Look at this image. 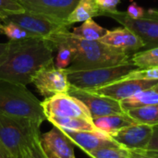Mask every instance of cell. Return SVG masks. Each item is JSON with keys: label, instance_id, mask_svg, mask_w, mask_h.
I'll return each instance as SVG.
<instances>
[{"label": "cell", "instance_id": "6da1fadb", "mask_svg": "<svg viewBox=\"0 0 158 158\" xmlns=\"http://www.w3.org/2000/svg\"><path fill=\"white\" fill-rule=\"evenodd\" d=\"M56 51L53 42L43 37L9 41L0 56V81L24 86L32 83L42 69L54 64Z\"/></svg>", "mask_w": 158, "mask_h": 158}, {"label": "cell", "instance_id": "7a4b0ae2", "mask_svg": "<svg viewBox=\"0 0 158 158\" xmlns=\"http://www.w3.org/2000/svg\"><path fill=\"white\" fill-rule=\"evenodd\" d=\"M62 37L74 48L72 63L68 69H84L113 67L124 64L131 59L129 53L113 48L100 41H88L75 36L71 31L61 33Z\"/></svg>", "mask_w": 158, "mask_h": 158}, {"label": "cell", "instance_id": "3957f363", "mask_svg": "<svg viewBox=\"0 0 158 158\" xmlns=\"http://www.w3.org/2000/svg\"><path fill=\"white\" fill-rule=\"evenodd\" d=\"M40 126L26 118L0 114V144L14 158H28L40 137Z\"/></svg>", "mask_w": 158, "mask_h": 158}, {"label": "cell", "instance_id": "277c9868", "mask_svg": "<svg viewBox=\"0 0 158 158\" xmlns=\"http://www.w3.org/2000/svg\"><path fill=\"white\" fill-rule=\"evenodd\" d=\"M0 114L26 118L41 125L46 117L42 103L24 85L0 81Z\"/></svg>", "mask_w": 158, "mask_h": 158}, {"label": "cell", "instance_id": "5b68a950", "mask_svg": "<svg viewBox=\"0 0 158 158\" xmlns=\"http://www.w3.org/2000/svg\"><path fill=\"white\" fill-rule=\"evenodd\" d=\"M137 69L139 68H137L130 59L124 64L113 67L84 69H71L67 68L66 69L71 86L81 90L91 91L123 79Z\"/></svg>", "mask_w": 158, "mask_h": 158}, {"label": "cell", "instance_id": "8992f818", "mask_svg": "<svg viewBox=\"0 0 158 158\" xmlns=\"http://www.w3.org/2000/svg\"><path fill=\"white\" fill-rule=\"evenodd\" d=\"M0 18L4 23L13 22L28 31L45 39L69 30L66 19L24 10L22 12L0 11Z\"/></svg>", "mask_w": 158, "mask_h": 158}, {"label": "cell", "instance_id": "52a82bcc", "mask_svg": "<svg viewBox=\"0 0 158 158\" xmlns=\"http://www.w3.org/2000/svg\"><path fill=\"white\" fill-rule=\"evenodd\" d=\"M44 113L47 118H80L93 120L87 107L76 97L69 94H59L45 98L42 102Z\"/></svg>", "mask_w": 158, "mask_h": 158}, {"label": "cell", "instance_id": "ba28073f", "mask_svg": "<svg viewBox=\"0 0 158 158\" xmlns=\"http://www.w3.org/2000/svg\"><path fill=\"white\" fill-rule=\"evenodd\" d=\"M32 83L44 98L59 94H68L70 83L66 69H58L55 63L42 69L34 77Z\"/></svg>", "mask_w": 158, "mask_h": 158}, {"label": "cell", "instance_id": "9c48e42d", "mask_svg": "<svg viewBox=\"0 0 158 158\" xmlns=\"http://www.w3.org/2000/svg\"><path fill=\"white\" fill-rule=\"evenodd\" d=\"M69 94L79 99L89 110L92 118L123 113L120 102L88 90H81L70 85Z\"/></svg>", "mask_w": 158, "mask_h": 158}, {"label": "cell", "instance_id": "30bf717a", "mask_svg": "<svg viewBox=\"0 0 158 158\" xmlns=\"http://www.w3.org/2000/svg\"><path fill=\"white\" fill-rule=\"evenodd\" d=\"M153 126L135 123L109 135L119 146L129 151L146 150L151 139Z\"/></svg>", "mask_w": 158, "mask_h": 158}, {"label": "cell", "instance_id": "8fae6325", "mask_svg": "<svg viewBox=\"0 0 158 158\" xmlns=\"http://www.w3.org/2000/svg\"><path fill=\"white\" fill-rule=\"evenodd\" d=\"M157 82L158 80H138L123 78L110 84L91 91L120 102L141 91L153 88L156 84H157Z\"/></svg>", "mask_w": 158, "mask_h": 158}, {"label": "cell", "instance_id": "7c38bea8", "mask_svg": "<svg viewBox=\"0 0 158 158\" xmlns=\"http://www.w3.org/2000/svg\"><path fill=\"white\" fill-rule=\"evenodd\" d=\"M25 10L36 12L62 19L77 6L79 0H16Z\"/></svg>", "mask_w": 158, "mask_h": 158}, {"label": "cell", "instance_id": "4fadbf2b", "mask_svg": "<svg viewBox=\"0 0 158 158\" xmlns=\"http://www.w3.org/2000/svg\"><path fill=\"white\" fill-rule=\"evenodd\" d=\"M40 142L47 158H75L72 143L56 127L42 134Z\"/></svg>", "mask_w": 158, "mask_h": 158}, {"label": "cell", "instance_id": "5bb4252c", "mask_svg": "<svg viewBox=\"0 0 158 158\" xmlns=\"http://www.w3.org/2000/svg\"><path fill=\"white\" fill-rule=\"evenodd\" d=\"M98 41L129 54L143 48L145 49L144 42L136 33L125 27L117 28L112 31L107 30L106 33Z\"/></svg>", "mask_w": 158, "mask_h": 158}, {"label": "cell", "instance_id": "9a60e30c", "mask_svg": "<svg viewBox=\"0 0 158 158\" xmlns=\"http://www.w3.org/2000/svg\"><path fill=\"white\" fill-rule=\"evenodd\" d=\"M61 131V130H60ZM72 143L80 147L86 154L105 146L118 145L112 138L102 131H61Z\"/></svg>", "mask_w": 158, "mask_h": 158}, {"label": "cell", "instance_id": "2e32d148", "mask_svg": "<svg viewBox=\"0 0 158 158\" xmlns=\"http://www.w3.org/2000/svg\"><path fill=\"white\" fill-rule=\"evenodd\" d=\"M104 16L111 18L118 22H119L123 27L131 30L134 33H136L145 44V41L147 39V35L149 31L154 28L156 24V22L146 14L142 19H133L130 17L127 12L118 11V9L114 12H109L105 14Z\"/></svg>", "mask_w": 158, "mask_h": 158}, {"label": "cell", "instance_id": "e0dca14e", "mask_svg": "<svg viewBox=\"0 0 158 158\" xmlns=\"http://www.w3.org/2000/svg\"><path fill=\"white\" fill-rule=\"evenodd\" d=\"M93 123L96 129L102 132L111 135L118 131L137 123L127 112L109 115L106 117L93 118Z\"/></svg>", "mask_w": 158, "mask_h": 158}, {"label": "cell", "instance_id": "ac0fdd59", "mask_svg": "<svg viewBox=\"0 0 158 158\" xmlns=\"http://www.w3.org/2000/svg\"><path fill=\"white\" fill-rule=\"evenodd\" d=\"M101 16V10L94 0H79L77 6L69 15L66 21L69 26L78 22H83L94 17Z\"/></svg>", "mask_w": 158, "mask_h": 158}, {"label": "cell", "instance_id": "d6986e66", "mask_svg": "<svg viewBox=\"0 0 158 158\" xmlns=\"http://www.w3.org/2000/svg\"><path fill=\"white\" fill-rule=\"evenodd\" d=\"M55 127L61 131H98L93 120L80 118H59L49 117L46 118Z\"/></svg>", "mask_w": 158, "mask_h": 158}, {"label": "cell", "instance_id": "ffe728a7", "mask_svg": "<svg viewBox=\"0 0 158 158\" xmlns=\"http://www.w3.org/2000/svg\"><path fill=\"white\" fill-rule=\"evenodd\" d=\"M156 104H158V93L153 88L141 91L132 96L120 101V105L124 112Z\"/></svg>", "mask_w": 158, "mask_h": 158}, {"label": "cell", "instance_id": "44dd1931", "mask_svg": "<svg viewBox=\"0 0 158 158\" xmlns=\"http://www.w3.org/2000/svg\"><path fill=\"white\" fill-rule=\"evenodd\" d=\"M106 29L98 25L93 19H90L83 21L81 26L73 28L71 32L75 36L84 40L98 41L106 33Z\"/></svg>", "mask_w": 158, "mask_h": 158}, {"label": "cell", "instance_id": "7402d4cb", "mask_svg": "<svg viewBox=\"0 0 158 158\" xmlns=\"http://www.w3.org/2000/svg\"><path fill=\"white\" fill-rule=\"evenodd\" d=\"M137 123L150 126L158 125V104L151 105L127 112Z\"/></svg>", "mask_w": 158, "mask_h": 158}, {"label": "cell", "instance_id": "603a6c76", "mask_svg": "<svg viewBox=\"0 0 158 158\" xmlns=\"http://www.w3.org/2000/svg\"><path fill=\"white\" fill-rule=\"evenodd\" d=\"M131 60L139 69L158 68V46L136 52Z\"/></svg>", "mask_w": 158, "mask_h": 158}, {"label": "cell", "instance_id": "cb8c5ba5", "mask_svg": "<svg viewBox=\"0 0 158 158\" xmlns=\"http://www.w3.org/2000/svg\"><path fill=\"white\" fill-rule=\"evenodd\" d=\"M92 158H127L131 156V152L119 145L105 146L88 153Z\"/></svg>", "mask_w": 158, "mask_h": 158}, {"label": "cell", "instance_id": "d4e9b609", "mask_svg": "<svg viewBox=\"0 0 158 158\" xmlns=\"http://www.w3.org/2000/svg\"><path fill=\"white\" fill-rule=\"evenodd\" d=\"M2 34H5L10 41H20V40L39 37L13 22L4 23L2 29Z\"/></svg>", "mask_w": 158, "mask_h": 158}, {"label": "cell", "instance_id": "484cf974", "mask_svg": "<svg viewBox=\"0 0 158 158\" xmlns=\"http://www.w3.org/2000/svg\"><path fill=\"white\" fill-rule=\"evenodd\" d=\"M124 78L138 80H158V68L137 69Z\"/></svg>", "mask_w": 158, "mask_h": 158}, {"label": "cell", "instance_id": "4316f807", "mask_svg": "<svg viewBox=\"0 0 158 158\" xmlns=\"http://www.w3.org/2000/svg\"><path fill=\"white\" fill-rule=\"evenodd\" d=\"M94 1L101 10V16H104L105 14L109 12L116 11L118 5L120 3V0H94Z\"/></svg>", "mask_w": 158, "mask_h": 158}, {"label": "cell", "instance_id": "83f0119b", "mask_svg": "<svg viewBox=\"0 0 158 158\" xmlns=\"http://www.w3.org/2000/svg\"><path fill=\"white\" fill-rule=\"evenodd\" d=\"M25 9L16 0H0V11L22 12Z\"/></svg>", "mask_w": 158, "mask_h": 158}, {"label": "cell", "instance_id": "f1b7e54d", "mask_svg": "<svg viewBox=\"0 0 158 158\" xmlns=\"http://www.w3.org/2000/svg\"><path fill=\"white\" fill-rule=\"evenodd\" d=\"M145 9L143 7V6H139L137 3H135V2H131L130 5H129V6H128V9H127V14L130 16V17H131V18H133V19H142L143 16H144V14H145Z\"/></svg>", "mask_w": 158, "mask_h": 158}, {"label": "cell", "instance_id": "f546056e", "mask_svg": "<svg viewBox=\"0 0 158 158\" xmlns=\"http://www.w3.org/2000/svg\"><path fill=\"white\" fill-rule=\"evenodd\" d=\"M28 158H47L44 152L43 147H42V144L40 142V137L38 139H36V141L33 143V144L31 148L30 156Z\"/></svg>", "mask_w": 158, "mask_h": 158}, {"label": "cell", "instance_id": "4dcf8cb0", "mask_svg": "<svg viewBox=\"0 0 158 158\" xmlns=\"http://www.w3.org/2000/svg\"><path fill=\"white\" fill-rule=\"evenodd\" d=\"M146 150L158 153V125L153 126L151 139L149 141Z\"/></svg>", "mask_w": 158, "mask_h": 158}, {"label": "cell", "instance_id": "1f68e13d", "mask_svg": "<svg viewBox=\"0 0 158 158\" xmlns=\"http://www.w3.org/2000/svg\"><path fill=\"white\" fill-rule=\"evenodd\" d=\"M131 155L138 158H158V153L152 152L148 150H141V151H130Z\"/></svg>", "mask_w": 158, "mask_h": 158}, {"label": "cell", "instance_id": "d6a6232c", "mask_svg": "<svg viewBox=\"0 0 158 158\" xmlns=\"http://www.w3.org/2000/svg\"><path fill=\"white\" fill-rule=\"evenodd\" d=\"M146 14L156 23L158 27V9L155 8H149L148 10H146Z\"/></svg>", "mask_w": 158, "mask_h": 158}, {"label": "cell", "instance_id": "836d02e7", "mask_svg": "<svg viewBox=\"0 0 158 158\" xmlns=\"http://www.w3.org/2000/svg\"><path fill=\"white\" fill-rule=\"evenodd\" d=\"M0 158H14L0 144Z\"/></svg>", "mask_w": 158, "mask_h": 158}, {"label": "cell", "instance_id": "e575fe53", "mask_svg": "<svg viewBox=\"0 0 158 158\" xmlns=\"http://www.w3.org/2000/svg\"><path fill=\"white\" fill-rule=\"evenodd\" d=\"M8 46V43H0V56L6 52Z\"/></svg>", "mask_w": 158, "mask_h": 158}, {"label": "cell", "instance_id": "d590c367", "mask_svg": "<svg viewBox=\"0 0 158 158\" xmlns=\"http://www.w3.org/2000/svg\"><path fill=\"white\" fill-rule=\"evenodd\" d=\"M3 25H4V22H3L2 19L0 18V34H2V29H3Z\"/></svg>", "mask_w": 158, "mask_h": 158}, {"label": "cell", "instance_id": "8d00e7d4", "mask_svg": "<svg viewBox=\"0 0 158 158\" xmlns=\"http://www.w3.org/2000/svg\"><path fill=\"white\" fill-rule=\"evenodd\" d=\"M153 89H154V90H155L156 92H157V93H158V82H157V84H156V85H155V86L153 87Z\"/></svg>", "mask_w": 158, "mask_h": 158}, {"label": "cell", "instance_id": "74e56055", "mask_svg": "<svg viewBox=\"0 0 158 158\" xmlns=\"http://www.w3.org/2000/svg\"><path fill=\"white\" fill-rule=\"evenodd\" d=\"M127 158H138V157H136L135 156H133V155H131V156H130L129 157H127Z\"/></svg>", "mask_w": 158, "mask_h": 158}]
</instances>
